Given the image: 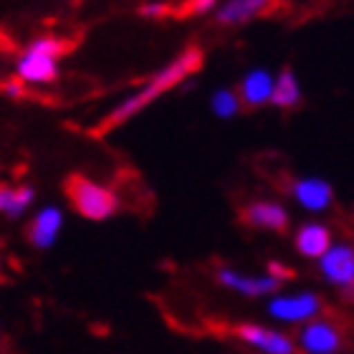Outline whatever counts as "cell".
Returning a JSON list of instances; mask_svg holds the SVG:
<instances>
[{"instance_id":"cell-14","label":"cell","mask_w":354,"mask_h":354,"mask_svg":"<svg viewBox=\"0 0 354 354\" xmlns=\"http://www.w3.org/2000/svg\"><path fill=\"white\" fill-rule=\"evenodd\" d=\"M332 243H334L332 230L326 228L324 223H304V225H299V230H296L294 236L296 251L301 253L304 259L319 261L332 248Z\"/></svg>"},{"instance_id":"cell-7","label":"cell","mask_w":354,"mask_h":354,"mask_svg":"<svg viewBox=\"0 0 354 354\" xmlns=\"http://www.w3.org/2000/svg\"><path fill=\"white\" fill-rule=\"evenodd\" d=\"M215 281L221 283L223 288H230L241 296H248V299H259V296H276L283 286V281L271 276V273H263V276H251V273H241L230 266H221L215 271Z\"/></svg>"},{"instance_id":"cell-10","label":"cell","mask_w":354,"mask_h":354,"mask_svg":"<svg viewBox=\"0 0 354 354\" xmlns=\"http://www.w3.org/2000/svg\"><path fill=\"white\" fill-rule=\"evenodd\" d=\"M288 190L291 198L309 213H324L334 203V187L324 177H296Z\"/></svg>"},{"instance_id":"cell-3","label":"cell","mask_w":354,"mask_h":354,"mask_svg":"<svg viewBox=\"0 0 354 354\" xmlns=\"http://www.w3.org/2000/svg\"><path fill=\"white\" fill-rule=\"evenodd\" d=\"M64 192H66V200L71 203V207L86 221H109L111 215H117L119 210L117 192L106 185L91 180L84 172H71L64 180Z\"/></svg>"},{"instance_id":"cell-2","label":"cell","mask_w":354,"mask_h":354,"mask_svg":"<svg viewBox=\"0 0 354 354\" xmlns=\"http://www.w3.org/2000/svg\"><path fill=\"white\" fill-rule=\"evenodd\" d=\"M74 48V41L61 36H41L15 61V76L23 84L44 86L59 79V59Z\"/></svg>"},{"instance_id":"cell-19","label":"cell","mask_w":354,"mask_h":354,"mask_svg":"<svg viewBox=\"0 0 354 354\" xmlns=\"http://www.w3.org/2000/svg\"><path fill=\"white\" fill-rule=\"evenodd\" d=\"M175 8L170 3H142L140 6V15L142 18H165V15H170Z\"/></svg>"},{"instance_id":"cell-18","label":"cell","mask_w":354,"mask_h":354,"mask_svg":"<svg viewBox=\"0 0 354 354\" xmlns=\"http://www.w3.org/2000/svg\"><path fill=\"white\" fill-rule=\"evenodd\" d=\"M218 8V0H185L183 6L175 8V13L180 15H200V13H210Z\"/></svg>"},{"instance_id":"cell-4","label":"cell","mask_w":354,"mask_h":354,"mask_svg":"<svg viewBox=\"0 0 354 354\" xmlns=\"http://www.w3.org/2000/svg\"><path fill=\"white\" fill-rule=\"evenodd\" d=\"M268 317L283 324H306L311 319H319L324 311L322 296L314 291H299V294H276L268 301Z\"/></svg>"},{"instance_id":"cell-13","label":"cell","mask_w":354,"mask_h":354,"mask_svg":"<svg viewBox=\"0 0 354 354\" xmlns=\"http://www.w3.org/2000/svg\"><path fill=\"white\" fill-rule=\"evenodd\" d=\"M273 82L276 76L266 68H251L248 74L241 79L238 86V96L243 102V109H261L266 104H271L273 96Z\"/></svg>"},{"instance_id":"cell-6","label":"cell","mask_w":354,"mask_h":354,"mask_svg":"<svg viewBox=\"0 0 354 354\" xmlns=\"http://www.w3.org/2000/svg\"><path fill=\"white\" fill-rule=\"evenodd\" d=\"M233 334H236V339L243 342L245 347L259 354H299L296 352V342L288 334L271 329V326L245 322V324L233 326Z\"/></svg>"},{"instance_id":"cell-5","label":"cell","mask_w":354,"mask_h":354,"mask_svg":"<svg viewBox=\"0 0 354 354\" xmlns=\"http://www.w3.org/2000/svg\"><path fill=\"white\" fill-rule=\"evenodd\" d=\"M296 347L304 354H339L344 349V332L332 319H311L301 326Z\"/></svg>"},{"instance_id":"cell-15","label":"cell","mask_w":354,"mask_h":354,"mask_svg":"<svg viewBox=\"0 0 354 354\" xmlns=\"http://www.w3.org/2000/svg\"><path fill=\"white\" fill-rule=\"evenodd\" d=\"M36 200V190L30 185H6L0 183V215L21 218Z\"/></svg>"},{"instance_id":"cell-8","label":"cell","mask_w":354,"mask_h":354,"mask_svg":"<svg viewBox=\"0 0 354 354\" xmlns=\"http://www.w3.org/2000/svg\"><path fill=\"white\" fill-rule=\"evenodd\" d=\"M319 273L326 283L349 291L354 286V245L332 243V248L319 259Z\"/></svg>"},{"instance_id":"cell-16","label":"cell","mask_w":354,"mask_h":354,"mask_svg":"<svg viewBox=\"0 0 354 354\" xmlns=\"http://www.w3.org/2000/svg\"><path fill=\"white\" fill-rule=\"evenodd\" d=\"M271 104L283 111L296 109V106L301 104V84H299V79H296L294 68L291 66H283L279 71V76H276Z\"/></svg>"},{"instance_id":"cell-1","label":"cell","mask_w":354,"mask_h":354,"mask_svg":"<svg viewBox=\"0 0 354 354\" xmlns=\"http://www.w3.org/2000/svg\"><path fill=\"white\" fill-rule=\"evenodd\" d=\"M205 64V51L200 48L198 44H190L185 46L183 51L177 53L175 59L162 66L160 71L149 76L147 82H142L140 86L134 88L132 94H127L122 102L109 111V114H104L99 122H96L88 134L96 137V140H104V137H109L114 129H119L122 124H127L129 119H134L137 114L147 109L149 104H155L160 96H165L167 91H172L175 86L185 82V79H190L192 74H198L200 68Z\"/></svg>"},{"instance_id":"cell-21","label":"cell","mask_w":354,"mask_h":354,"mask_svg":"<svg viewBox=\"0 0 354 354\" xmlns=\"http://www.w3.org/2000/svg\"><path fill=\"white\" fill-rule=\"evenodd\" d=\"M347 296H349V299H352V301H354V286H352V288H349V291H347Z\"/></svg>"},{"instance_id":"cell-20","label":"cell","mask_w":354,"mask_h":354,"mask_svg":"<svg viewBox=\"0 0 354 354\" xmlns=\"http://www.w3.org/2000/svg\"><path fill=\"white\" fill-rule=\"evenodd\" d=\"M0 91H3L8 99H23V96H26V84H23L21 79H8V82L0 86Z\"/></svg>"},{"instance_id":"cell-11","label":"cell","mask_w":354,"mask_h":354,"mask_svg":"<svg viewBox=\"0 0 354 354\" xmlns=\"http://www.w3.org/2000/svg\"><path fill=\"white\" fill-rule=\"evenodd\" d=\"M61 228H64V210L46 205L30 218L28 228H26V238L36 251H48L59 241Z\"/></svg>"},{"instance_id":"cell-9","label":"cell","mask_w":354,"mask_h":354,"mask_svg":"<svg viewBox=\"0 0 354 354\" xmlns=\"http://www.w3.org/2000/svg\"><path fill=\"white\" fill-rule=\"evenodd\" d=\"M241 223L256 230H271V233H283L291 223V215L276 200H253L241 207Z\"/></svg>"},{"instance_id":"cell-12","label":"cell","mask_w":354,"mask_h":354,"mask_svg":"<svg viewBox=\"0 0 354 354\" xmlns=\"http://www.w3.org/2000/svg\"><path fill=\"white\" fill-rule=\"evenodd\" d=\"M273 6H276V0H223L221 6L215 8V23L223 28H238V26L268 13Z\"/></svg>"},{"instance_id":"cell-17","label":"cell","mask_w":354,"mask_h":354,"mask_svg":"<svg viewBox=\"0 0 354 354\" xmlns=\"http://www.w3.org/2000/svg\"><path fill=\"white\" fill-rule=\"evenodd\" d=\"M210 109H213V114L218 119H233L236 114L243 111V102H241L236 88L223 86L210 96Z\"/></svg>"}]
</instances>
